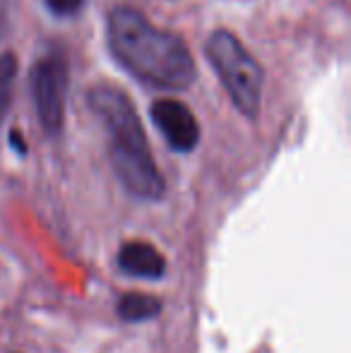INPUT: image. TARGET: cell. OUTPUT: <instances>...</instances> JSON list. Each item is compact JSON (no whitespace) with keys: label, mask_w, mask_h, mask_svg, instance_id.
Segmentation results:
<instances>
[{"label":"cell","mask_w":351,"mask_h":353,"mask_svg":"<svg viewBox=\"0 0 351 353\" xmlns=\"http://www.w3.org/2000/svg\"><path fill=\"white\" fill-rule=\"evenodd\" d=\"M108 51L137 82L183 92L195 79V61L178 34L159 29L135 8H116L106 24Z\"/></svg>","instance_id":"1"},{"label":"cell","mask_w":351,"mask_h":353,"mask_svg":"<svg viewBox=\"0 0 351 353\" xmlns=\"http://www.w3.org/2000/svg\"><path fill=\"white\" fill-rule=\"evenodd\" d=\"M87 101L108 132L111 166L121 185L137 200H161L166 192L164 176L154 163L145 128L128 94L113 84H97L89 89Z\"/></svg>","instance_id":"2"},{"label":"cell","mask_w":351,"mask_h":353,"mask_svg":"<svg viewBox=\"0 0 351 353\" xmlns=\"http://www.w3.org/2000/svg\"><path fill=\"white\" fill-rule=\"evenodd\" d=\"M205 56L212 70L219 74L234 106L248 121H255L260 116V101H263V65L250 56L241 39L229 29H217L210 34L205 43Z\"/></svg>","instance_id":"3"},{"label":"cell","mask_w":351,"mask_h":353,"mask_svg":"<svg viewBox=\"0 0 351 353\" xmlns=\"http://www.w3.org/2000/svg\"><path fill=\"white\" fill-rule=\"evenodd\" d=\"M34 106L41 128L56 137L66 125L68 65L61 56H43L32 70Z\"/></svg>","instance_id":"4"},{"label":"cell","mask_w":351,"mask_h":353,"mask_svg":"<svg viewBox=\"0 0 351 353\" xmlns=\"http://www.w3.org/2000/svg\"><path fill=\"white\" fill-rule=\"evenodd\" d=\"M152 123L178 154H190L200 144V125L192 111L178 99H157L150 108Z\"/></svg>","instance_id":"5"},{"label":"cell","mask_w":351,"mask_h":353,"mask_svg":"<svg viewBox=\"0 0 351 353\" xmlns=\"http://www.w3.org/2000/svg\"><path fill=\"white\" fill-rule=\"evenodd\" d=\"M118 267L123 274L135 279H161L166 274V260L154 245L145 241H130L118 250Z\"/></svg>","instance_id":"6"},{"label":"cell","mask_w":351,"mask_h":353,"mask_svg":"<svg viewBox=\"0 0 351 353\" xmlns=\"http://www.w3.org/2000/svg\"><path fill=\"white\" fill-rule=\"evenodd\" d=\"M161 312V301L147 293H123L116 303V315L123 322H147Z\"/></svg>","instance_id":"7"},{"label":"cell","mask_w":351,"mask_h":353,"mask_svg":"<svg viewBox=\"0 0 351 353\" xmlns=\"http://www.w3.org/2000/svg\"><path fill=\"white\" fill-rule=\"evenodd\" d=\"M14 79H17V56L10 51L0 53V118L5 116L12 101Z\"/></svg>","instance_id":"8"},{"label":"cell","mask_w":351,"mask_h":353,"mask_svg":"<svg viewBox=\"0 0 351 353\" xmlns=\"http://www.w3.org/2000/svg\"><path fill=\"white\" fill-rule=\"evenodd\" d=\"M43 3L56 17H72L82 10L85 0H43Z\"/></svg>","instance_id":"9"},{"label":"cell","mask_w":351,"mask_h":353,"mask_svg":"<svg viewBox=\"0 0 351 353\" xmlns=\"http://www.w3.org/2000/svg\"><path fill=\"white\" fill-rule=\"evenodd\" d=\"M10 142H12V147L17 149V154H27V144H22V140H19V132H17V130L10 132Z\"/></svg>","instance_id":"10"}]
</instances>
